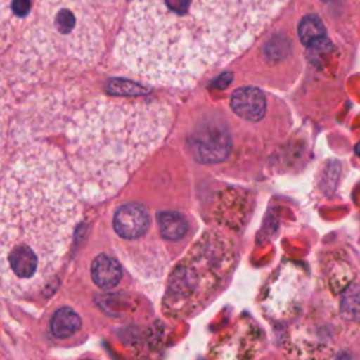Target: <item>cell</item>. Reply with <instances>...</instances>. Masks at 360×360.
Segmentation results:
<instances>
[{
    "mask_svg": "<svg viewBox=\"0 0 360 360\" xmlns=\"http://www.w3.org/2000/svg\"><path fill=\"white\" fill-rule=\"evenodd\" d=\"M290 0H132L117 39L131 73L188 87L243 52Z\"/></svg>",
    "mask_w": 360,
    "mask_h": 360,
    "instance_id": "obj_1",
    "label": "cell"
},
{
    "mask_svg": "<svg viewBox=\"0 0 360 360\" xmlns=\"http://www.w3.org/2000/svg\"><path fill=\"white\" fill-rule=\"evenodd\" d=\"M58 152L21 150L0 177V291L22 295L59 267L79 218L76 184ZM79 193V191H77Z\"/></svg>",
    "mask_w": 360,
    "mask_h": 360,
    "instance_id": "obj_2",
    "label": "cell"
},
{
    "mask_svg": "<svg viewBox=\"0 0 360 360\" xmlns=\"http://www.w3.org/2000/svg\"><path fill=\"white\" fill-rule=\"evenodd\" d=\"M172 108L158 100L98 98L73 120L69 156L86 198L114 194L162 143Z\"/></svg>",
    "mask_w": 360,
    "mask_h": 360,
    "instance_id": "obj_3",
    "label": "cell"
},
{
    "mask_svg": "<svg viewBox=\"0 0 360 360\" xmlns=\"http://www.w3.org/2000/svg\"><path fill=\"white\" fill-rule=\"evenodd\" d=\"M235 264L232 243L217 232H205L172 273L163 300L172 318L200 312L224 288Z\"/></svg>",
    "mask_w": 360,
    "mask_h": 360,
    "instance_id": "obj_4",
    "label": "cell"
},
{
    "mask_svg": "<svg viewBox=\"0 0 360 360\" xmlns=\"http://www.w3.org/2000/svg\"><path fill=\"white\" fill-rule=\"evenodd\" d=\"M112 224L120 236L125 239H136L148 231L150 219L143 205L125 204L117 210Z\"/></svg>",
    "mask_w": 360,
    "mask_h": 360,
    "instance_id": "obj_5",
    "label": "cell"
},
{
    "mask_svg": "<svg viewBox=\"0 0 360 360\" xmlns=\"http://www.w3.org/2000/svg\"><path fill=\"white\" fill-rule=\"evenodd\" d=\"M231 108L236 115L248 121H259L266 111L264 94L257 87H239L231 96Z\"/></svg>",
    "mask_w": 360,
    "mask_h": 360,
    "instance_id": "obj_6",
    "label": "cell"
},
{
    "mask_svg": "<svg viewBox=\"0 0 360 360\" xmlns=\"http://www.w3.org/2000/svg\"><path fill=\"white\" fill-rule=\"evenodd\" d=\"M91 277L98 287L111 288L121 280L122 270L115 259L101 255L97 256L91 263Z\"/></svg>",
    "mask_w": 360,
    "mask_h": 360,
    "instance_id": "obj_7",
    "label": "cell"
},
{
    "mask_svg": "<svg viewBox=\"0 0 360 360\" xmlns=\"http://www.w3.org/2000/svg\"><path fill=\"white\" fill-rule=\"evenodd\" d=\"M82 325L80 316L72 308L63 307L55 312L51 321V330L56 338L65 339L79 330Z\"/></svg>",
    "mask_w": 360,
    "mask_h": 360,
    "instance_id": "obj_8",
    "label": "cell"
},
{
    "mask_svg": "<svg viewBox=\"0 0 360 360\" xmlns=\"http://www.w3.org/2000/svg\"><path fill=\"white\" fill-rule=\"evenodd\" d=\"M160 233L169 240H179L187 231L186 218L179 212H160L158 215Z\"/></svg>",
    "mask_w": 360,
    "mask_h": 360,
    "instance_id": "obj_9",
    "label": "cell"
},
{
    "mask_svg": "<svg viewBox=\"0 0 360 360\" xmlns=\"http://www.w3.org/2000/svg\"><path fill=\"white\" fill-rule=\"evenodd\" d=\"M325 35V25L322 20L315 14L305 15L298 24V37L304 45L322 38Z\"/></svg>",
    "mask_w": 360,
    "mask_h": 360,
    "instance_id": "obj_10",
    "label": "cell"
},
{
    "mask_svg": "<svg viewBox=\"0 0 360 360\" xmlns=\"http://www.w3.org/2000/svg\"><path fill=\"white\" fill-rule=\"evenodd\" d=\"M356 153L360 156V143L356 146Z\"/></svg>",
    "mask_w": 360,
    "mask_h": 360,
    "instance_id": "obj_11",
    "label": "cell"
},
{
    "mask_svg": "<svg viewBox=\"0 0 360 360\" xmlns=\"http://www.w3.org/2000/svg\"><path fill=\"white\" fill-rule=\"evenodd\" d=\"M323 1H328V0H323Z\"/></svg>",
    "mask_w": 360,
    "mask_h": 360,
    "instance_id": "obj_12",
    "label": "cell"
}]
</instances>
